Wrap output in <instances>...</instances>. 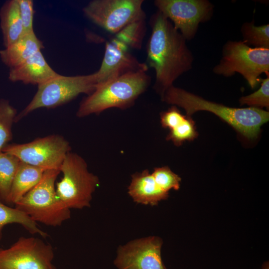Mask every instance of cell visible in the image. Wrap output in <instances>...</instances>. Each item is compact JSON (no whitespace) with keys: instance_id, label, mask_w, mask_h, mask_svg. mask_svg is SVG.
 Returning <instances> with one entry per match:
<instances>
[{"instance_id":"obj_14","label":"cell","mask_w":269,"mask_h":269,"mask_svg":"<svg viewBox=\"0 0 269 269\" xmlns=\"http://www.w3.org/2000/svg\"><path fill=\"white\" fill-rule=\"evenodd\" d=\"M59 74L48 64L39 51L20 65L10 69L8 78L13 82L38 86Z\"/></svg>"},{"instance_id":"obj_29","label":"cell","mask_w":269,"mask_h":269,"mask_svg":"<svg viewBox=\"0 0 269 269\" xmlns=\"http://www.w3.org/2000/svg\"><path fill=\"white\" fill-rule=\"evenodd\" d=\"M262 269H269V263H265L263 266Z\"/></svg>"},{"instance_id":"obj_20","label":"cell","mask_w":269,"mask_h":269,"mask_svg":"<svg viewBox=\"0 0 269 269\" xmlns=\"http://www.w3.org/2000/svg\"><path fill=\"white\" fill-rule=\"evenodd\" d=\"M20 162L15 156L0 151V199L6 204Z\"/></svg>"},{"instance_id":"obj_12","label":"cell","mask_w":269,"mask_h":269,"mask_svg":"<svg viewBox=\"0 0 269 269\" xmlns=\"http://www.w3.org/2000/svg\"><path fill=\"white\" fill-rule=\"evenodd\" d=\"M162 244L154 236L131 241L118 247L114 265L118 269H166L161 256Z\"/></svg>"},{"instance_id":"obj_24","label":"cell","mask_w":269,"mask_h":269,"mask_svg":"<svg viewBox=\"0 0 269 269\" xmlns=\"http://www.w3.org/2000/svg\"><path fill=\"white\" fill-rule=\"evenodd\" d=\"M198 135L195 123L186 116L185 120L179 125L170 130L166 139L171 140L176 146H180L186 140H192Z\"/></svg>"},{"instance_id":"obj_11","label":"cell","mask_w":269,"mask_h":269,"mask_svg":"<svg viewBox=\"0 0 269 269\" xmlns=\"http://www.w3.org/2000/svg\"><path fill=\"white\" fill-rule=\"evenodd\" d=\"M154 4L186 40L195 37L200 23L211 19L214 7L207 0H155Z\"/></svg>"},{"instance_id":"obj_4","label":"cell","mask_w":269,"mask_h":269,"mask_svg":"<svg viewBox=\"0 0 269 269\" xmlns=\"http://www.w3.org/2000/svg\"><path fill=\"white\" fill-rule=\"evenodd\" d=\"M58 170H46L40 181L14 206L33 221L45 225L61 226L71 217L70 209L58 198L55 187Z\"/></svg>"},{"instance_id":"obj_1","label":"cell","mask_w":269,"mask_h":269,"mask_svg":"<svg viewBox=\"0 0 269 269\" xmlns=\"http://www.w3.org/2000/svg\"><path fill=\"white\" fill-rule=\"evenodd\" d=\"M149 24L146 65L154 70V88L161 97L177 78L192 68L194 58L187 40L160 12L151 15Z\"/></svg>"},{"instance_id":"obj_21","label":"cell","mask_w":269,"mask_h":269,"mask_svg":"<svg viewBox=\"0 0 269 269\" xmlns=\"http://www.w3.org/2000/svg\"><path fill=\"white\" fill-rule=\"evenodd\" d=\"M243 41L255 48H269V24L256 25L254 20L244 22L241 27Z\"/></svg>"},{"instance_id":"obj_9","label":"cell","mask_w":269,"mask_h":269,"mask_svg":"<svg viewBox=\"0 0 269 269\" xmlns=\"http://www.w3.org/2000/svg\"><path fill=\"white\" fill-rule=\"evenodd\" d=\"M69 143L57 134L36 138L25 143L7 145L2 151L16 157L20 161L45 170H58L70 152Z\"/></svg>"},{"instance_id":"obj_23","label":"cell","mask_w":269,"mask_h":269,"mask_svg":"<svg viewBox=\"0 0 269 269\" xmlns=\"http://www.w3.org/2000/svg\"><path fill=\"white\" fill-rule=\"evenodd\" d=\"M146 32L145 19L135 21L114 34L130 49H140Z\"/></svg>"},{"instance_id":"obj_16","label":"cell","mask_w":269,"mask_h":269,"mask_svg":"<svg viewBox=\"0 0 269 269\" xmlns=\"http://www.w3.org/2000/svg\"><path fill=\"white\" fill-rule=\"evenodd\" d=\"M44 48L43 42L34 31L24 34L11 45L0 51L2 62L9 69L25 61Z\"/></svg>"},{"instance_id":"obj_18","label":"cell","mask_w":269,"mask_h":269,"mask_svg":"<svg viewBox=\"0 0 269 269\" xmlns=\"http://www.w3.org/2000/svg\"><path fill=\"white\" fill-rule=\"evenodd\" d=\"M45 170L21 161L14 178L7 204L15 205L40 181Z\"/></svg>"},{"instance_id":"obj_7","label":"cell","mask_w":269,"mask_h":269,"mask_svg":"<svg viewBox=\"0 0 269 269\" xmlns=\"http://www.w3.org/2000/svg\"><path fill=\"white\" fill-rule=\"evenodd\" d=\"M97 85L95 73L88 75L64 76L59 74L37 86L32 100L16 121L40 108H53L69 102L81 94H91Z\"/></svg>"},{"instance_id":"obj_28","label":"cell","mask_w":269,"mask_h":269,"mask_svg":"<svg viewBox=\"0 0 269 269\" xmlns=\"http://www.w3.org/2000/svg\"><path fill=\"white\" fill-rule=\"evenodd\" d=\"M175 106H172L167 111L160 114V122L162 126L170 130L181 124L186 118Z\"/></svg>"},{"instance_id":"obj_27","label":"cell","mask_w":269,"mask_h":269,"mask_svg":"<svg viewBox=\"0 0 269 269\" xmlns=\"http://www.w3.org/2000/svg\"><path fill=\"white\" fill-rule=\"evenodd\" d=\"M22 20L24 34L34 31V14L33 1L32 0H17Z\"/></svg>"},{"instance_id":"obj_19","label":"cell","mask_w":269,"mask_h":269,"mask_svg":"<svg viewBox=\"0 0 269 269\" xmlns=\"http://www.w3.org/2000/svg\"><path fill=\"white\" fill-rule=\"evenodd\" d=\"M10 224H18L21 225L29 233L38 234L43 238L48 235L41 230L37 224L33 221L24 213L16 207H11L5 204L0 199V240L2 237L3 227Z\"/></svg>"},{"instance_id":"obj_5","label":"cell","mask_w":269,"mask_h":269,"mask_svg":"<svg viewBox=\"0 0 269 269\" xmlns=\"http://www.w3.org/2000/svg\"><path fill=\"white\" fill-rule=\"evenodd\" d=\"M212 71L226 77L239 73L254 89L261 82L262 74L269 76V48L252 47L241 40H229L223 45L221 58Z\"/></svg>"},{"instance_id":"obj_8","label":"cell","mask_w":269,"mask_h":269,"mask_svg":"<svg viewBox=\"0 0 269 269\" xmlns=\"http://www.w3.org/2000/svg\"><path fill=\"white\" fill-rule=\"evenodd\" d=\"M143 0H93L82 9L85 16L115 34L130 23L145 19Z\"/></svg>"},{"instance_id":"obj_2","label":"cell","mask_w":269,"mask_h":269,"mask_svg":"<svg viewBox=\"0 0 269 269\" xmlns=\"http://www.w3.org/2000/svg\"><path fill=\"white\" fill-rule=\"evenodd\" d=\"M161 98L164 102L183 108L188 117L200 111L211 112L250 139L257 137L261 127L269 120V112L262 109L229 107L174 85L167 89Z\"/></svg>"},{"instance_id":"obj_17","label":"cell","mask_w":269,"mask_h":269,"mask_svg":"<svg viewBox=\"0 0 269 269\" xmlns=\"http://www.w3.org/2000/svg\"><path fill=\"white\" fill-rule=\"evenodd\" d=\"M0 26L4 47L15 42L24 34L17 0H7L1 6Z\"/></svg>"},{"instance_id":"obj_3","label":"cell","mask_w":269,"mask_h":269,"mask_svg":"<svg viewBox=\"0 0 269 269\" xmlns=\"http://www.w3.org/2000/svg\"><path fill=\"white\" fill-rule=\"evenodd\" d=\"M146 72L129 73L97 85L94 91L81 101L76 115L84 117L112 108L131 107L149 85L151 78Z\"/></svg>"},{"instance_id":"obj_26","label":"cell","mask_w":269,"mask_h":269,"mask_svg":"<svg viewBox=\"0 0 269 269\" xmlns=\"http://www.w3.org/2000/svg\"><path fill=\"white\" fill-rule=\"evenodd\" d=\"M151 174L156 184L165 192L172 189L178 190L180 188L181 178L167 166L155 168Z\"/></svg>"},{"instance_id":"obj_13","label":"cell","mask_w":269,"mask_h":269,"mask_svg":"<svg viewBox=\"0 0 269 269\" xmlns=\"http://www.w3.org/2000/svg\"><path fill=\"white\" fill-rule=\"evenodd\" d=\"M130 50L114 36L106 42L101 65L95 72L97 85L129 73L147 71L146 64L139 62L130 53Z\"/></svg>"},{"instance_id":"obj_15","label":"cell","mask_w":269,"mask_h":269,"mask_svg":"<svg viewBox=\"0 0 269 269\" xmlns=\"http://www.w3.org/2000/svg\"><path fill=\"white\" fill-rule=\"evenodd\" d=\"M128 194L134 202L151 206L168 197V192L158 187L147 169L132 175Z\"/></svg>"},{"instance_id":"obj_22","label":"cell","mask_w":269,"mask_h":269,"mask_svg":"<svg viewBox=\"0 0 269 269\" xmlns=\"http://www.w3.org/2000/svg\"><path fill=\"white\" fill-rule=\"evenodd\" d=\"M16 109L9 102L4 99L0 100V151L8 145L12 138V126L16 121Z\"/></svg>"},{"instance_id":"obj_6","label":"cell","mask_w":269,"mask_h":269,"mask_svg":"<svg viewBox=\"0 0 269 269\" xmlns=\"http://www.w3.org/2000/svg\"><path fill=\"white\" fill-rule=\"evenodd\" d=\"M63 177L56 185L57 195L69 209L90 206L92 195L100 184L97 176L89 171L84 159L69 152L60 168Z\"/></svg>"},{"instance_id":"obj_10","label":"cell","mask_w":269,"mask_h":269,"mask_svg":"<svg viewBox=\"0 0 269 269\" xmlns=\"http://www.w3.org/2000/svg\"><path fill=\"white\" fill-rule=\"evenodd\" d=\"M52 246L34 237H21L9 248H0V269H56Z\"/></svg>"},{"instance_id":"obj_25","label":"cell","mask_w":269,"mask_h":269,"mask_svg":"<svg viewBox=\"0 0 269 269\" xmlns=\"http://www.w3.org/2000/svg\"><path fill=\"white\" fill-rule=\"evenodd\" d=\"M260 88L254 93L242 97L239 99L241 105H247L250 107L259 109L269 108V76L261 79Z\"/></svg>"}]
</instances>
